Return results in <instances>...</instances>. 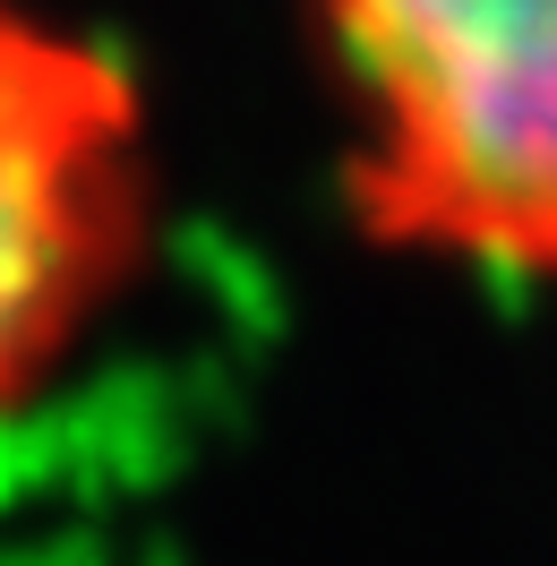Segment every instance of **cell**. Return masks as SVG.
<instances>
[{
	"label": "cell",
	"mask_w": 557,
	"mask_h": 566,
	"mask_svg": "<svg viewBox=\"0 0 557 566\" xmlns=\"http://www.w3.org/2000/svg\"><path fill=\"white\" fill-rule=\"evenodd\" d=\"M309 52L360 241L557 292V0H309Z\"/></svg>",
	"instance_id": "1"
},
{
	"label": "cell",
	"mask_w": 557,
	"mask_h": 566,
	"mask_svg": "<svg viewBox=\"0 0 557 566\" xmlns=\"http://www.w3.org/2000/svg\"><path fill=\"white\" fill-rule=\"evenodd\" d=\"M164 189L138 52L61 0H0V421L43 403L129 310Z\"/></svg>",
	"instance_id": "2"
}]
</instances>
